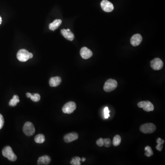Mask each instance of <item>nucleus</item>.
<instances>
[{
  "instance_id": "1",
  "label": "nucleus",
  "mask_w": 165,
  "mask_h": 165,
  "mask_svg": "<svg viewBox=\"0 0 165 165\" xmlns=\"http://www.w3.org/2000/svg\"><path fill=\"white\" fill-rule=\"evenodd\" d=\"M2 155L5 157L7 158L9 161L15 162L17 159L16 155L14 154L12 149L9 146H7L2 150Z\"/></svg>"
},
{
  "instance_id": "2",
  "label": "nucleus",
  "mask_w": 165,
  "mask_h": 165,
  "mask_svg": "<svg viewBox=\"0 0 165 165\" xmlns=\"http://www.w3.org/2000/svg\"><path fill=\"white\" fill-rule=\"evenodd\" d=\"M117 86V81L113 79H109L105 83L103 89L106 92H110L115 90Z\"/></svg>"
},
{
  "instance_id": "3",
  "label": "nucleus",
  "mask_w": 165,
  "mask_h": 165,
  "mask_svg": "<svg viewBox=\"0 0 165 165\" xmlns=\"http://www.w3.org/2000/svg\"><path fill=\"white\" fill-rule=\"evenodd\" d=\"M156 126L152 123L144 124L140 126V130L141 132L145 134L153 133L156 130Z\"/></svg>"
},
{
  "instance_id": "4",
  "label": "nucleus",
  "mask_w": 165,
  "mask_h": 165,
  "mask_svg": "<svg viewBox=\"0 0 165 165\" xmlns=\"http://www.w3.org/2000/svg\"><path fill=\"white\" fill-rule=\"evenodd\" d=\"M23 131L25 135L28 136L33 135L35 131L33 124L30 122L25 123L23 127Z\"/></svg>"
},
{
  "instance_id": "5",
  "label": "nucleus",
  "mask_w": 165,
  "mask_h": 165,
  "mask_svg": "<svg viewBox=\"0 0 165 165\" xmlns=\"http://www.w3.org/2000/svg\"><path fill=\"white\" fill-rule=\"evenodd\" d=\"M76 109V104L75 102L70 101L65 104L62 108L63 113H72Z\"/></svg>"
},
{
  "instance_id": "6",
  "label": "nucleus",
  "mask_w": 165,
  "mask_h": 165,
  "mask_svg": "<svg viewBox=\"0 0 165 165\" xmlns=\"http://www.w3.org/2000/svg\"><path fill=\"white\" fill-rule=\"evenodd\" d=\"M138 106L147 112L153 111L154 110V105L150 101H141L138 103Z\"/></svg>"
},
{
  "instance_id": "7",
  "label": "nucleus",
  "mask_w": 165,
  "mask_h": 165,
  "mask_svg": "<svg viewBox=\"0 0 165 165\" xmlns=\"http://www.w3.org/2000/svg\"><path fill=\"white\" fill-rule=\"evenodd\" d=\"M29 55L30 52L27 50L23 49L19 50L17 55V57L19 61L25 62L30 59Z\"/></svg>"
},
{
  "instance_id": "8",
  "label": "nucleus",
  "mask_w": 165,
  "mask_h": 165,
  "mask_svg": "<svg viewBox=\"0 0 165 165\" xmlns=\"http://www.w3.org/2000/svg\"><path fill=\"white\" fill-rule=\"evenodd\" d=\"M151 66L152 69L154 70H160L163 68V62L160 58H155L151 61Z\"/></svg>"
},
{
  "instance_id": "9",
  "label": "nucleus",
  "mask_w": 165,
  "mask_h": 165,
  "mask_svg": "<svg viewBox=\"0 0 165 165\" xmlns=\"http://www.w3.org/2000/svg\"><path fill=\"white\" fill-rule=\"evenodd\" d=\"M101 7L105 12H110L113 10V5L107 0H103L101 3Z\"/></svg>"
},
{
  "instance_id": "10",
  "label": "nucleus",
  "mask_w": 165,
  "mask_h": 165,
  "mask_svg": "<svg viewBox=\"0 0 165 165\" xmlns=\"http://www.w3.org/2000/svg\"><path fill=\"white\" fill-rule=\"evenodd\" d=\"M79 138L78 133L75 132L70 133L65 135L64 137V140L67 143L76 140Z\"/></svg>"
},
{
  "instance_id": "11",
  "label": "nucleus",
  "mask_w": 165,
  "mask_h": 165,
  "mask_svg": "<svg viewBox=\"0 0 165 165\" xmlns=\"http://www.w3.org/2000/svg\"><path fill=\"white\" fill-rule=\"evenodd\" d=\"M80 55L84 59H88L90 58L93 55V52L90 50L86 47L81 48L80 52Z\"/></svg>"
},
{
  "instance_id": "12",
  "label": "nucleus",
  "mask_w": 165,
  "mask_h": 165,
  "mask_svg": "<svg viewBox=\"0 0 165 165\" xmlns=\"http://www.w3.org/2000/svg\"><path fill=\"white\" fill-rule=\"evenodd\" d=\"M142 41V37L140 34H135L132 37L130 42L133 46H137L141 43Z\"/></svg>"
},
{
  "instance_id": "13",
  "label": "nucleus",
  "mask_w": 165,
  "mask_h": 165,
  "mask_svg": "<svg viewBox=\"0 0 165 165\" xmlns=\"http://www.w3.org/2000/svg\"><path fill=\"white\" fill-rule=\"evenodd\" d=\"M61 35L68 41H72L75 39L74 34L70 31H68L67 30L63 29L61 30Z\"/></svg>"
},
{
  "instance_id": "14",
  "label": "nucleus",
  "mask_w": 165,
  "mask_h": 165,
  "mask_svg": "<svg viewBox=\"0 0 165 165\" xmlns=\"http://www.w3.org/2000/svg\"><path fill=\"white\" fill-rule=\"evenodd\" d=\"M61 82V79L60 77H54L51 78L49 80V84L51 87H57Z\"/></svg>"
},
{
  "instance_id": "15",
  "label": "nucleus",
  "mask_w": 165,
  "mask_h": 165,
  "mask_svg": "<svg viewBox=\"0 0 165 165\" xmlns=\"http://www.w3.org/2000/svg\"><path fill=\"white\" fill-rule=\"evenodd\" d=\"M51 161L50 156L48 155H44V156H41L39 158L38 160V165H48L50 163Z\"/></svg>"
},
{
  "instance_id": "16",
  "label": "nucleus",
  "mask_w": 165,
  "mask_h": 165,
  "mask_svg": "<svg viewBox=\"0 0 165 165\" xmlns=\"http://www.w3.org/2000/svg\"><path fill=\"white\" fill-rule=\"evenodd\" d=\"M62 23V21L61 19H56L49 24V28L51 30L54 31L58 28Z\"/></svg>"
},
{
  "instance_id": "17",
  "label": "nucleus",
  "mask_w": 165,
  "mask_h": 165,
  "mask_svg": "<svg viewBox=\"0 0 165 165\" xmlns=\"http://www.w3.org/2000/svg\"><path fill=\"white\" fill-rule=\"evenodd\" d=\"M19 96L17 95H14L12 97V98L9 101V106L12 107H14L16 106L17 103H19Z\"/></svg>"
},
{
  "instance_id": "18",
  "label": "nucleus",
  "mask_w": 165,
  "mask_h": 165,
  "mask_svg": "<svg viewBox=\"0 0 165 165\" xmlns=\"http://www.w3.org/2000/svg\"><path fill=\"white\" fill-rule=\"evenodd\" d=\"M35 140L37 143H43L45 141V136L42 134H39L35 136Z\"/></svg>"
},
{
  "instance_id": "19",
  "label": "nucleus",
  "mask_w": 165,
  "mask_h": 165,
  "mask_svg": "<svg viewBox=\"0 0 165 165\" xmlns=\"http://www.w3.org/2000/svg\"><path fill=\"white\" fill-rule=\"evenodd\" d=\"M121 138L119 135H116L114 136L113 140V144L114 146H117L120 144Z\"/></svg>"
},
{
  "instance_id": "20",
  "label": "nucleus",
  "mask_w": 165,
  "mask_h": 165,
  "mask_svg": "<svg viewBox=\"0 0 165 165\" xmlns=\"http://www.w3.org/2000/svg\"><path fill=\"white\" fill-rule=\"evenodd\" d=\"M164 140H162L161 138H158L156 140V142L157 143V145L156 146V150H158V151H161L163 148V145L162 144L164 143Z\"/></svg>"
},
{
  "instance_id": "21",
  "label": "nucleus",
  "mask_w": 165,
  "mask_h": 165,
  "mask_svg": "<svg viewBox=\"0 0 165 165\" xmlns=\"http://www.w3.org/2000/svg\"><path fill=\"white\" fill-rule=\"evenodd\" d=\"M80 161H81V159L78 156H75V157L72 158V160L70 162V163L72 165H80Z\"/></svg>"
},
{
  "instance_id": "22",
  "label": "nucleus",
  "mask_w": 165,
  "mask_h": 165,
  "mask_svg": "<svg viewBox=\"0 0 165 165\" xmlns=\"http://www.w3.org/2000/svg\"><path fill=\"white\" fill-rule=\"evenodd\" d=\"M144 151H146V153H145L144 155L146 156H147V157H151V156L153 155V152L152 151V149L149 146H147L145 148V149H144Z\"/></svg>"
},
{
  "instance_id": "23",
  "label": "nucleus",
  "mask_w": 165,
  "mask_h": 165,
  "mask_svg": "<svg viewBox=\"0 0 165 165\" xmlns=\"http://www.w3.org/2000/svg\"><path fill=\"white\" fill-rule=\"evenodd\" d=\"M30 99L34 102H38L41 99V96L39 94H34L33 95H31Z\"/></svg>"
},
{
  "instance_id": "24",
  "label": "nucleus",
  "mask_w": 165,
  "mask_h": 165,
  "mask_svg": "<svg viewBox=\"0 0 165 165\" xmlns=\"http://www.w3.org/2000/svg\"><path fill=\"white\" fill-rule=\"evenodd\" d=\"M104 146L106 147H109L112 145V141L109 138L103 139Z\"/></svg>"
},
{
  "instance_id": "25",
  "label": "nucleus",
  "mask_w": 165,
  "mask_h": 165,
  "mask_svg": "<svg viewBox=\"0 0 165 165\" xmlns=\"http://www.w3.org/2000/svg\"><path fill=\"white\" fill-rule=\"evenodd\" d=\"M104 117L106 119H107L108 118V117H110L109 113L110 111L109 110L108 108L107 107H105L104 108Z\"/></svg>"
},
{
  "instance_id": "26",
  "label": "nucleus",
  "mask_w": 165,
  "mask_h": 165,
  "mask_svg": "<svg viewBox=\"0 0 165 165\" xmlns=\"http://www.w3.org/2000/svg\"><path fill=\"white\" fill-rule=\"evenodd\" d=\"M96 144L99 147L103 146H104V143H103V139L101 138H99L96 141Z\"/></svg>"
},
{
  "instance_id": "27",
  "label": "nucleus",
  "mask_w": 165,
  "mask_h": 165,
  "mask_svg": "<svg viewBox=\"0 0 165 165\" xmlns=\"http://www.w3.org/2000/svg\"><path fill=\"white\" fill-rule=\"evenodd\" d=\"M4 124V120L3 117L2 115L0 114V129H1L2 127H3Z\"/></svg>"
},
{
  "instance_id": "28",
  "label": "nucleus",
  "mask_w": 165,
  "mask_h": 165,
  "mask_svg": "<svg viewBox=\"0 0 165 165\" xmlns=\"http://www.w3.org/2000/svg\"><path fill=\"white\" fill-rule=\"evenodd\" d=\"M31 95L32 94L30 93H26L27 97L28 98H30V97Z\"/></svg>"
},
{
  "instance_id": "29",
  "label": "nucleus",
  "mask_w": 165,
  "mask_h": 165,
  "mask_svg": "<svg viewBox=\"0 0 165 165\" xmlns=\"http://www.w3.org/2000/svg\"><path fill=\"white\" fill-rule=\"evenodd\" d=\"M29 56H30V59H31L33 57V54H32V53L30 52V55H29Z\"/></svg>"
},
{
  "instance_id": "30",
  "label": "nucleus",
  "mask_w": 165,
  "mask_h": 165,
  "mask_svg": "<svg viewBox=\"0 0 165 165\" xmlns=\"http://www.w3.org/2000/svg\"><path fill=\"white\" fill-rule=\"evenodd\" d=\"M85 160H86V158H82L81 159V161H82V162H85Z\"/></svg>"
},
{
  "instance_id": "31",
  "label": "nucleus",
  "mask_w": 165,
  "mask_h": 165,
  "mask_svg": "<svg viewBox=\"0 0 165 165\" xmlns=\"http://www.w3.org/2000/svg\"><path fill=\"white\" fill-rule=\"evenodd\" d=\"M1 23H2V19L1 17L0 16V25L1 24Z\"/></svg>"
},
{
  "instance_id": "32",
  "label": "nucleus",
  "mask_w": 165,
  "mask_h": 165,
  "mask_svg": "<svg viewBox=\"0 0 165 165\" xmlns=\"http://www.w3.org/2000/svg\"><path fill=\"white\" fill-rule=\"evenodd\" d=\"M67 30L68 31H70V30H69V29H67Z\"/></svg>"
}]
</instances>
